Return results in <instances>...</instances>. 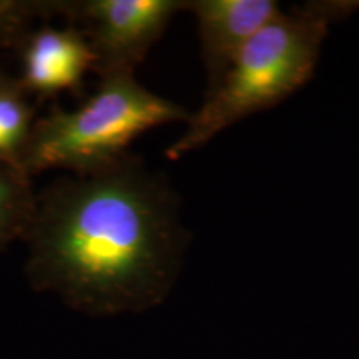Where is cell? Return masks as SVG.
<instances>
[{
    "mask_svg": "<svg viewBox=\"0 0 359 359\" xmlns=\"http://www.w3.org/2000/svg\"><path fill=\"white\" fill-rule=\"evenodd\" d=\"M25 276L87 316L145 313L172 291L188 233L161 175L125 155L100 172L57 178L37 193Z\"/></svg>",
    "mask_w": 359,
    "mask_h": 359,
    "instance_id": "6da1fadb",
    "label": "cell"
},
{
    "mask_svg": "<svg viewBox=\"0 0 359 359\" xmlns=\"http://www.w3.org/2000/svg\"><path fill=\"white\" fill-rule=\"evenodd\" d=\"M37 191L24 170L0 161V253L24 240L35 212Z\"/></svg>",
    "mask_w": 359,
    "mask_h": 359,
    "instance_id": "ba28073f",
    "label": "cell"
},
{
    "mask_svg": "<svg viewBox=\"0 0 359 359\" xmlns=\"http://www.w3.org/2000/svg\"><path fill=\"white\" fill-rule=\"evenodd\" d=\"M188 118L185 109L143 87L133 72H111L79 109L55 107L35 120L22 168L30 178L48 170L100 172L128 155L148 130Z\"/></svg>",
    "mask_w": 359,
    "mask_h": 359,
    "instance_id": "3957f363",
    "label": "cell"
},
{
    "mask_svg": "<svg viewBox=\"0 0 359 359\" xmlns=\"http://www.w3.org/2000/svg\"><path fill=\"white\" fill-rule=\"evenodd\" d=\"M34 125L29 92L19 77L0 72V161L22 168Z\"/></svg>",
    "mask_w": 359,
    "mask_h": 359,
    "instance_id": "52a82bcc",
    "label": "cell"
},
{
    "mask_svg": "<svg viewBox=\"0 0 359 359\" xmlns=\"http://www.w3.org/2000/svg\"><path fill=\"white\" fill-rule=\"evenodd\" d=\"M30 4L11 2V0H0V30L7 29L20 20L25 12L30 11Z\"/></svg>",
    "mask_w": 359,
    "mask_h": 359,
    "instance_id": "9c48e42d",
    "label": "cell"
},
{
    "mask_svg": "<svg viewBox=\"0 0 359 359\" xmlns=\"http://www.w3.org/2000/svg\"><path fill=\"white\" fill-rule=\"evenodd\" d=\"M95 52L83 30L42 27L25 39L19 80L29 95L55 97L77 88L95 69Z\"/></svg>",
    "mask_w": 359,
    "mask_h": 359,
    "instance_id": "8992f818",
    "label": "cell"
},
{
    "mask_svg": "<svg viewBox=\"0 0 359 359\" xmlns=\"http://www.w3.org/2000/svg\"><path fill=\"white\" fill-rule=\"evenodd\" d=\"M358 8L359 0H314L281 12L243 45L165 156L183 158L233 123L293 95L313 77L333 22L346 19Z\"/></svg>",
    "mask_w": 359,
    "mask_h": 359,
    "instance_id": "7a4b0ae2",
    "label": "cell"
},
{
    "mask_svg": "<svg viewBox=\"0 0 359 359\" xmlns=\"http://www.w3.org/2000/svg\"><path fill=\"white\" fill-rule=\"evenodd\" d=\"M185 11L196 19L208 92L218 87L243 45L281 13L275 0H193L185 2Z\"/></svg>",
    "mask_w": 359,
    "mask_h": 359,
    "instance_id": "5b68a950",
    "label": "cell"
},
{
    "mask_svg": "<svg viewBox=\"0 0 359 359\" xmlns=\"http://www.w3.org/2000/svg\"><path fill=\"white\" fill-rule=\"evenodd\" d=\"M53 11L67 12L83 30L95 52L98 75L135 72L185 2L180 0H83L50 4Z\"/></svg>",
    "mask_w": 359,
    "mask_h": 359,
    "instance_id": "277c9868",
    "label": "cell"
}]
</instances>
